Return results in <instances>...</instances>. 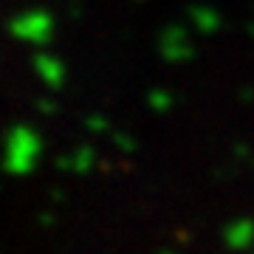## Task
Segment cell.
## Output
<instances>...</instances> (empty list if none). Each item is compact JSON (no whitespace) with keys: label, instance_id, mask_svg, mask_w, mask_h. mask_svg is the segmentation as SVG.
I'll list each match as a JSON object with an SVG mask.
<instances>
[{"label":"cell","instance_id":"obj_3","mask_svg":"<svg viewBox=\"0 0 254 254\" xmlns=\"http://www.w3.org/2000/svg\"><path fill=\"white\" fill-rule=\"evenodd\" d=\"M34 73L46 88H63L65 76H68V73H65V65L60 63L54 54H46V51H40V54L34 57Z\"/></svg>","mask_w":254,"mask_h":254},{"label":"cell","instance_id":"obj_2","mask_svg":"<svg viewBox=\"0 0 254 254\" xmlns=\"http://www.w3.org/2000/svg\"><path fill=\"white\" fill-rule=\"evenodd\" d=\"M11 34L23 40V43H31V46H46L48 37H51V20L40 11H31V14H23L20 20L11 23Z\"/></svg>","mask_w":254,"mask_h":254},{"label":"cell","instance_id":"obj_1","mask_svg":"<svg viewBox=\"0 0 254 254\" xmlns=\"http://www.w3.org/2000/svg\"><path fill=\"white\" fill-rule=\"evenodd\" d=\"M46 155V138L43 133L31 125H11L3 136V173L14 175V178H23V175H31L40 167Z\"/></svg>","mask_w":254,"mask_h":254}]
</instances>
